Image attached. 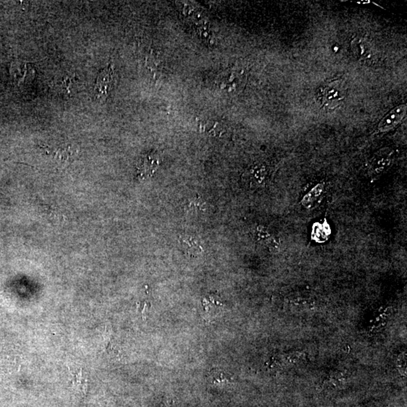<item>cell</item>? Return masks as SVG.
Masks as SVG:
<instances>
[{
    "label": "cell",
    "instance_id": "30bf717a",
    "mask_svg": "<svg viewBox=\"0 0 407 407\" xmlns=\"http://www.w3.org/2000/svg\"><path fill=\"white\" fill-rule=\"evenodd\" d=\"M250 174H251V180H253L255 184H262L267 178V167L264 165L254 166L250 171Z\"/></svg>",
    "mask_w": 407,
    "mask_h": 407
},
{
    "label": "cell",
    "instance_id": "7c38bea8",
    "mask_svg": "<svg viewBox=\"0 0 407 407\" xmlns=\"http://www.w3.org/2000/svg\"><path fill=\"white\" fill-rule=\"evenodd\" d=\"M73 156H74V153L72 152V149L69 146V147L58 148L56 153H55L54 158L58 163L65 164V163H69V161H71Z\"/></svg>",
    "mask_w": 407,
    "mask_h": 407
},
{
    "label": "cell",
    "instance_id": "277c9868",
    "mask_svg": "<svg viewBox=\"0 0 407 407\" xmlns=\"http://www.w3.org/2000/svg\"><path fill=\"white\" fill-rule=\"evenodd\" d=\"M245 81V76L242 73L237 69H234L231 72H226L223 77H221L220 85L223 89L232 92L242 88Z\"/></svg>",
    "mask_w": 407,
    "mask_h": 407
},
{
    "label": "cell",
    "instance_id": "4fadbf2b",
    "mask_svg": "<svg viewBox=\"0 0 407 407\" xmlns=\"http://www.w3.org/2000/svg\"><path fill=\"white\" fill-rule=\"evenodd\" d=\"M200 128L202 131L208 132L210 134H217L218 131H220V126L219 123L217 122L208 120L201 123Z\"/></svg>",
    "mask_w": 407,
    "mask_h": 407
},
{
    "label": "cell",
    "instance_id": "ba28073f",
    "mask_svg": "<svg viewBox=\"0 0 407 407\" xmlns=\"http://www.w3.org/2000/svg\"><path fill=\"white\" fill-rule=\"evenodd\" d=\"M324 186L323 183H318L315 187L312 188L302 199V205L305 208H311L314 204L321 197L324 191Z\"/></svg>",
    "mask_w": 407,
    "mask_h": 407
},
{
    "label": "cell",
    "instance_id": "9c48e42d",
    "mask_svg": "<svg viewBox=\"0 0 407 407\" xmlns=\"http://www.w3.org/2000/svg\"><path fill=\"white\" fill-rule=\"evenodd\" d=\"M72 386L74 392L79 394V395H86L87 390H88V383H87L86 378L84 376L82 370H81L79 373L74 374V378H73Z\"/></svg>",
    "mask_w": 407,
    "mask_h": 407
},
{
    "label": "cell",
    "instance_id": "5b68a950",
    "mask_svg": "<svg viewBox=\"0 0 407 407\" xmlns=\"http://www.w3.org/2000/svg\"><path fill=\"white\" fill-rule=\"evenodd\" d=\"M392 152L389 150L378 151L370 161V169L373 174H380L386 170L392 162Z\"/></svg>",
    "mask_w": 407,
    "mask_h": 407
},
{
    "label": "cell",
    "instance_id": "52a82bcc",
    "mask_svg": "<svg viewBox=\"0 0 407 407\" xmlns=\"http://www.w3.org/2000/svg\"><path fill=\"white\" fill-rule=\"evenodd\" d=\"M158 165V158L156 155H148L142 158L138 167L139 174L141 176L150 175L156 170Z\"/></svg>",
    "mask_w": 407,
    "mask_h": 407
},
{
    "label": "cell",
    "instance_id": "8fae6325",
    "mask_svg": "<svg viewBox=\"0 0 407 407\" xmlns=\"http://www.w3.org/2000/svg\"><path fill=\"white\" fill-rule=\"evenodd\" d=\"M354 52L363 58H367L371 55V47L364 39H356L353 43Z\"/></svg>",
    "mask_w": 407,
    "mask_h": 407
},
{
    "label": "cell",
    "instance_id": "8992f818",
    "mask_svg": "<svg viewBox=\"0 0 407 407\" xmlns=\"http://www.w3.org/2000/svg\"><path fill=\"white\" fill-rule=\"evenodd\" d=\"M178 242L183 251L190 256H199L204 251L199 241L193 236H180Z\"/></svg>",
    "mask_w": 407,
    "mask_h": 407
},
{
    "label": "cell",
    "instance_id": "3957f363",
    "mask_svg": "<svg viewBox=\"0 0 407 407\" xmlns=\"http://www.w3.org/2000/svg\"><path fill=\"white\" fill-rule=\"evenodd\" d=\"M406 105L401 104L391 110L378 124V131L381 132L390 131L401 122L406 115Z\"/></svg>",
    "mask_w": 407,
    "mask_h": 407
},
{
    "label": "cell",
    "instance_id": "5bb4252c",
    "mask_svg": "<svg viewBox=\"0 0 407 407\" xmlns=\"http://www.w3.org/2000/svg\"><path fill=\"white\" fill-rule=\"evenodd\" d=\"M204 203L201 200L200 198L193 199L188 203V210L190 212H200L204 211Z\"/></svg>",
    "mask_w": 407,
    "mask_h": 407
},
{
    "label": "cell",
    "instance_id": "6da1fadb",
    "mask_svg": "<svg viewBox=\"0 0 407 407\" xmlns=\"http://www.w3.org/2000/svg\"><path fill=\"white\" fill-rule=\"evenodd\" d=\"M346 93V86L343 81H332L320 88L318 100L321 105L326 109L333 110L343 104Z\"/></svg>",
    "mask_w": 407,
    "mask_h": 407
},
{
    "label": "cell",
    "instance_id": "7a4b0ae2",
    "mask_svg": "<svg viewBox=\"0 0 407 407\" xmlns=\"http://www.w3.org/2000/svg\"><path fill=\"white\" fill-rule=\"evenodd\" d=\"M114 82V70L110 65L98 75L95 85L94 92L100 101H105L112 91Z\"/></svg>",
    "mask_w": 407,
    "mask_h": 407
}]
</instances>
